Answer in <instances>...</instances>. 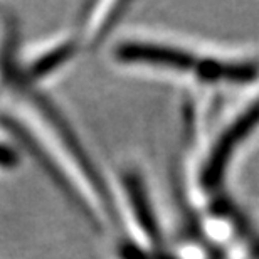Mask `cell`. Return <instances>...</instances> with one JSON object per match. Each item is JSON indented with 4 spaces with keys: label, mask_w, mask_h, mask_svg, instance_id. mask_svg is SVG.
Listing matches in <instances>:
<instances>
[{
    "label": "cell",
    "mask_w": 259,
    "mask_h": 259,
    "mask_svg": "<svg viewBox=\"0 0 259 259\" xmlns=\"http://www.w3.org/2000/svg\"><path fill=\"white\" fill-rule=\"evenodd\" d=\"M123 185H125L130 200V210H132V215L137 221L140 231L143 232V237L152 247H160L163 241L162 231H160V224L155 217V210L142 177L133 170H128L123 174Z\"/></svg>",
    "instance_id": "cell-3"
},
{
    "label": "cell",
    "mask_w": 259,
    "mask_h": 259,
    "mask_svg": "<svg viewBox=\"0 0 259 259\" xmlns=\"http://www.w3.org/2000/svg\"><path fill=\"white\" fill-rule=\"evenodd\" d=\"M115 58L128 64H145L192 74H197L202 61L185 49L157 42H125L116 48Z\"/></svg>",
    "instance_id": "cell-2"
},
{
    "label": "cell",
    "mask_w": 259,
    "mask_h": 259,
    "mask_svg": "<svg viewBox=\"0 0 259 259\" xmlns=\"http://www.w3.org/2000/svg\"><path fill=\"white\" fill-rule=\"evenodd\" d=\"M259 126V96L252 100L246 106L244 111H241L231 125H227L219 138L212 143L210 152L207 155L204 168H202V184L207 189H215L222 182L227 172L232 157L241 147L246 138L251 137V133Z\"/></svg>",
    "instance_id": "cell-1"
},
{
    "label": "cell",
    "mask_w": 259,
    "mask_h": 259,
    "mask_svg": "<svg viewBox=\"0 0 259 259\" xmlns=\"http://www.w3.org/2000/svg\"><path fill=\"white\" fill-rule=\"evenodd\" d=\"M74 53H76V48L72 40H67V42L56 46V48L48 51V53H44L42 56H39V58L34 61L32 66H30V74L35 77L48 76L53 71L58 69V67L66 64L67 61L74 56Z\"/></svg>",
    "instance_id": "cell-4"
}]
</instances>
